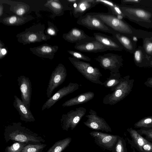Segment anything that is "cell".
Instances as JSON below:
<instances>
[{
  "label": "cell",
  "mask_w": 152,
  "mask_h": 152,
  "mask_svg": "<svg viewBox=\"0 0 152 152\" xmlns=\"http://www.w3.org/2000/svg\"><path fill=\"white\" fill-rule=\"evenodd\" d=\"M6 142L16 141L27 144H41L45 140L38 134L22 125L21 122L12 123L5 127L4 132Z\"/></svg>",
  "instance_id": "1"
},
{
  "label": "cell",
  "mask_w": 152,
  "mask_h": 152,
  "mask_svg": "<svg viewBox=\"0 0 152 152\" xmlns=\"http://www.w3.org/2000/svg\"><path fill=\"white\" fill-rule=\"evenodd\" d=\"M127 75L121 77L119 84L112 93L106 95L103 98V103L106 104L114 105L127 96L132 91L134 80L130 79Z\"/></svg>",
  "instance_id": "2"
},
{
  "label": "cell",
  "mask_w": 152,
  "mask_h": 152,
  "mask_svg": "<svg viewBox=\"0 0 152 152\" xmlns=\"http://www.w3.org/2000/svg\"><path fill=\"white\" fill-rule=\"evenodd\" d=\"M102 20L108 26L114 31L128 36L132 33L129 26L122 20L109 12L108 13L92 12L88 13Z\"/></svg>",
  "instance_id": "3"
},
{
  "label": "cell",
  "mask_w": 152,
  "mask_h": 152,
  "mask_svg": "<svg viewBox=\"0 0 152 152\" xmlns=\"http://www.w3.org/2000/svg\"><path fill=\"white\" fill-rule=\"evenodd\" d=\"M68 59L77 70L86 79L93 83L101 85L102 83L100 80V78L102 75L99 69L93 67L88 62L73 57H69Z\"/></svg>",
  "instance_id": "4"
},
{
  "label": "cell",
  "mask_w": 152,
  "mask_h": 152,
  "mask_svg": "<svg viewBox=\"0 0 152 152\" xmlns=\"http://www.w3.org/2000/svg\"><path fill=\"white\" fill-rule=\"evenodd\" d=\"M95 59L99 63L102 68L112 73L119 72V69L123 64L122 56L113 53L98 56Z\"/></svg>",
  "instance_id": "5"
},
{
  "label": "cell",
  "mask_w": 152,
  "mask_h": 152,
  "mask_svg": "<svg viewBox=\"0 0 152 152\" xmlns=\"http://www.w3.org/2000/svg\"><path fill=\"white\" fill-rule=\"evenodd\" d=\"M86 111L85 108L80 107L70 110L66 114H63L60 119L62 129L66 131L69 129L73 130L85 115Z\"/></svg>",
  "instance_id": "6"
},
{
  "label": "cell",
  "mask_w": 152,
  "mask_h": 152,
  "mask_svg": "<svg viewBox=\"0 0 152 152\" xmlns=\"http://www.w3.org/2000/svg\"><path fill=\"white\" fill-rule=\"evenodd\" d=\"M77 23L90 30H96L112 34L114 32L102 20L88 13L79 18Z\"/></svg>",
  "instance_id": "7"
},
{
  "label": "cell",
  "mask_w": 152,
  "mask_h": 152,
  "mask_svg": "<svg viewBox=\"0 0 152 152\" xmlns=\"http://www.w3.org/2000/svg\"><path fill=\"white\" fill-rule=\"evenodd\" d=\"M67 75L66 69L64 65L59 64L52 72L46 90L48 98L51 96L53 91L65 81Z\"/></svg>",
  "instance_id": "8"
},
{
  "label": "cell",
  "mask_w": 152,
  "mask_h": 152,
  "mask_svg": "<svg viewBox=\"0 0 152 152\" xmlns=\"http://www.w3.org/2000/svg\"><path fill=\"white\" fill-rule=\"evenodd\" d=\"M96 144L101 148L112 151L118 140V135H112L98 131L90 132Z\"/></svg>",
  "instance_id": "9"
},
{
  "label": "cell",
  "mask_w": 152,
  "mask_h": 152,
  "mask_svg": "<svg viewBox=\"0 0 152 152\" xmlns=\"http://www.w3.org/2000/svg\"><path fill=\"white\" fill-rule=\"evenodd\" d=\"M89 113V114L85 115L87 119L83 122L85 125L96 131L100 130L107 132H112L111 128L104 119L98 116L95 110L90 109Z\"/></svg>",
  "instance_id": "10"
},
{
  "label": "cell",
  "mask_w": 152,
  "mask_h": 152,
  "mask_svg": "<svg viewBox=\"0 0 152 152\" xmlns=\"http://www.w3.org/2000/svg\"><path fill=\"white\" fill-rule=\"evenodd\" d=\"M79 86L77 83L70 82L67 86L59 89L45 103L42 107V110L49 109L63 97L77 90Z\"/></svg>",
  "instance_id": "11"
},
{
  "label": "cell",
  "mask_w": 152,
  "mask_h": 152,
  "mask_svg": "<svg viewBox=\"0 0 152 152\" xmlns=\"http://www.w3.org/2000/svg\"><path fill=\"white\" fill-rule=\"evenodd\" d=\"M17 81L21 93V99L30 108L32 89L31 82L28 77L23 75L18 77Z\"/></svg>",
  "instance_id": "12"
},
{
  "label": "cell",
  "mask_w": 152,
  "mask_h": 152,
  "mask_svg": "<svg viewBox=\"0 0 152 152\" xmlns=\"http://www.w3.org/2000/svg\"><path fill=\"white\" fill-rule=\"evenodd\" d=\"M64 39L70 43H81L93 40L95 39L87 35L82 30L76 27L72 28L67 33L63 35Z\"/></svg>",
  "instance_id": "13"
},
{
  "label": "cell",
  "mask_w": 152,
  "mask_h": 152,
  "mask_svg": "<svg viewBox=\"0 0 152 152\" xmlns=\"http://www.w3.org/2000/svg\"><path fill=\"white\" fill-rule=\"evenodd\" d=\"M95 39L107 48L109 50L120 51L124 48L119 42L113 37L99 33H94Z\"/></svg>",
  "instance_id": "14"
},
{
  "label": "cell",
  "mask_w": 152,
  "mask_h": 152,
  "mask_svg": "<svg viewBox=\"0 0 152 152\" xmlns=\"http://www.w3.org/2000/svg\"><path fill=\"white\" fill-rule=\"evenodd\" d=\"M74 48L80 51L88 53H97L109 50L107 48L96 39L76 43Z\"/></svg>",
  "instance_id": "15"
},
{
  "label": "cell",
  "mask_w": 152,
  "mask_h": 152,
  "mask_svg": "<svg viewBox=\"0 0 152 152\" xmlns=\"http://www.w3.org/2000/svg\"><path fill=\"white\" fill-rule=\"evenodd\" d=\"M14 98L13 106L18 112L20 120L26 122L35 121V119L30 108L17 96L14 95Z\"/></svg>",
  "instance_id": "16"
},
{
  "label": "cell",
  "mask_w": 152,
  "mask_h": 152,
  "mask_svg": "<svg viewBox=\"0 0 152 152\" xmlns=\"http://www.w3.org/2000/svg\"><path fill=\"white\" fill-rule=\"evenodd\" d=\"M98 4L96 0H78L74 4L72 14L75 18H79Z\"/></svg>",
  "instance_id": "17"
},
{
  "label": "cell",
  "mask_w": 152,
  "mask_h": 152,
  "mask_svg": "<svg viewBox=\"0 0 152 152\" xmlns=\"http://www.w3.org/2000/svg\"><path fill=\"white\" fill-rule=\"evenodd\" d=\"M127 131L129 134L132 140L128 138H126V139L131 148H134L139 152H142V147L149 141L140 135L137 130L132 127L128 128Z\"/></svg>",
  "instance_id": "18"
},
{
  "label": "cell",
  "mask_w": 152,
  "mask_h": 152,
  "mask_svg": "<svg viewBox=\"0 0 152 152\" xmlns=\"http://www.w3.org/2000/svg\"><path fill=\"white\" fill-rule=\"evenodd\" d=\"M94 95L93 92L91 91L81 94L65 101L62 104V106L68 107L85 103L92 99Z\"/></svg>",
  "instance_id": "19"
},
{
  "label": "cell",
  "mask_w": 152,
  "mask_h": 152,
  "mask_svg": "<svg viewBox=\"0 0 152 152\" xmlns=\"http://www.w3.org/2000/svg\"><path fill=\"white\" fill-rule=\"evenodd\" d=\"M58 48L57 46H52L45 45L31 49L34 54L39 57L51 59L53 58L54 53L57 50Z\"/></svg>",
  "instance_id": "20"
},
{
  "label": "cell",
  "mask_w": 152,
  "mask_h": 152,
  "mask_svg": "<svg viewBox=\"0 0 152 152\" xmlns=\"http://www.w3.org/2000/svg\"><path fill=\"white\" fill-rule=\"evenodd\" d=\"M40 31L35 32L34 31H25L22 33L20 36L22 40H24L26 43H34L45 40L47 38L44 34H40ZM23 40V41H24Z\"/></svg>",
  "instance_id": "21"
},
{
  "label": "cell",
  "mask_w": 152,
  "mask_h": 152,
  "mask_svg": "<svg viewBox=\"0 0 152 152\" xmlns=\"http://www.w3.org/2000/svg\"><path fill=\"white\" fill-rule=\"evenodd\" d=\"M112 35L119 42L124 49L130 52H131L133 48V45L128 36L115 31Z\"/></svg>",
  "instance_id": "22"
},
{
  "label": "cell",
  "mask_w": 152,
  "mask_h": 152,
  "mask_svg": "<svg viewBox=\"0 0 152 152\" xmlns=\"http://www.w3.org/2000/svg\"><path fill=\"white\" fill-rule=\"evenodd\" d=\"M109 77L107 78L106 80L101 85L110 91H113L116 87L119 84L121 80V75L119 72L112 73L110 72Z\"/></svg>",
  "instance_id": "23"
},
{
  "label": "cell",
  "mask_w": 152,
  "mask_h": 152,
  "mask_svg": "<svg viewBox=\"0 0 152 152\" xmlns=\"http://www.w3.org/2000/svg\"><path fill=\"white\" fill-rule=\"evenodd\" d=\"M96 1L98 4H101L106 6L108 8L109 12L116 16L120 15L124 17H125L118 4L111 1L96 0Z\"/></svg>",
  "instance_id": "24"
},
{
  "label": "cell",
  "mask_w": 152,
  "mask_h": 152,
  "mask_svg": "<svg viewBox=\"0 0 152 152\" xmlns=\"http://www.w3.org/2000/svg\"><path fill=\"white\" fill-rule=\"evenodd\" d=\"M45 6L49 8L52 10L56 14L59 15H63L64 11L66 8L69 10L66 6H64L59 0H48L45 4Z\"/></svg>",
  "instance_id": "25"
},
{
  "label": "cell",
  "mask_w": 152,
  "mask_h": 152,
  "mask_svg": "<svg viewBox=\"0 0 152 152\" xmlns=\"http://www.w3.org/2000/svg\"><path fill=\"white\" fill-rule=\"evenodd\" d=\"M71 141L72 138L69 137L60 140L56 142L46 152H62L69 146Z\"/></svg>",
  "instance_id": "26"
},
{
  "label": "cell",
  "mask_w": 152,
  "mask_h": 152,
  "mask_svg": "<svg viewBox=\"0 0 152 152\" xmlns=\"http://www.w3.org/2000/svg\"><path fill=\"white\" fill-rule=\"evenodd\" d=\"M142 51L140 50H136L134 53V60L135 64L140 67L149 66L150 59L142 55Z\"/></svg>",
  "instance_id": "27"
},
{
  "label": "cell",
  "mask_w": 152,
  "mask_h": 152,
  "mask_svg": "<svg viewBox=\"0 0 152 152\" xmlns=\"http://www.w3.org/2000/svg\"><path fill=\"white\" fill-rule=\"evenodd\" d=\"M26 19V18L13 15L4 18L3 21L5 24L10 26L18 25L23 23Z\"/></svg>",
  "instance_id": "28"
},
{
  "label": "cell",
  "mask_w": 152,
  "mask_h": 152,
  "mask_svg": "<svg viewBox=\"0 0 152 152\" xmlns=\"http://www.w3.org/2000/svg\"><path fill=\"white\" fill-rule=\"evenodd\" d=\"M135 128L152 127V116L145 117L140 120L134 125Z\"/></svg>",
  "instance_id": "29"
},
{
  "label": "cell",
  "mask_w": 152,
  "mask_h": 152,
  "mask_svg": "<svg viewBox=\"0 0 152 152\" xmlns=\"http://www.w3.org/2000/svg\"><path fill=\"white\" fill-rule=\"evenodd\" d=\"M46 146L43 144H27L21 152H42Z\"/></svg>",
  "instance_id": "30"
},
{
  "label": "cell",
  "mask_w": 152,
  "mask_h": 152,
  "mask_svg": "<svg viewBox=\"0 0 152 152\" xmlns=\"http://www.w3.org/2000/svg\"><path fill=\"white\" fill-rule=\"evenodd\" d=\"M125 140L118 136L117 142L111 152H127Z\"/></svg>",
  "instance_id": "31"
},
{
  "label": "cell",
  "mask_w": 152,
  "mask_h": 152,
  "mask_svg": "<svg viewBox=\"0 0 152 152\" xmlns=\"http://www.w3.org/2000/svg\"><path fill=\"white\" fill-rule=\"evenodd\" d=\"M26 145L24 143L17 142L10 146L7 147L5 152H21Z\"/></svg>",
  "instance_id": "32"
},
{
  "label": "cell",
  "mask_w": 152,
  "mask_h": 152,
  "mask_svg": "<svg viewBox=\"0 0 152 152\" xmlns=\"http://www.w3.org/2000/svg\"><path fill=\"white\" fill-rule=\"evenodd\" d=\"M67 52L72 55L73 57L78 59L87 62H90L91 60V59L89 57L79 52L72 50H68Z\"/></svg>",
  "instance_id": "33"
},
{
  "label": "cell",
  "mask_w": 152,
  "mask_h": 152,
  "mask_svg": "<svg viewBox=\"0 0 152 152\" xmlns=\"http://www.w3.org/2000/svg\"><path fill=\"white\" fill-rule=\"evenodd\" d=\"M141 135H145V137L148 140L152 142V127L142 128L137 130Z\"/></svg>",
  "instance_id": "34"
},
{
  "label": "cell",
  "mask_w": 152,
  "mask_h": 152,
  "mask_svg": "<svg viewBox=\"0 0 152 152\" xmlns=\"http://www.w3.org/2000/svg\"><path fill=\"white\" fill-rule=\"evenodd\" d=\"M133 14L137 17L143 19H147L150 16L149 14L147 12L141 9H134Z\"/></svg>",
  "instance_id": "35"
},
{
  "label": "cell",
  "mask_w": 152,
  "mask_h": 152,
  "mask_svg": "<svg viewBox=\"0 0 152 152\" xmlns=\"http://www.w3.org/2000/svg\"><path fill=\"white\" fill-rule=\"evenodd\" d=\"M26 5L24 4H19L15 6L13 8L14 12L16 14L19 16L24 14L26 12L27 8Z\"/></svg>",
  "instance_id": "36"
},
{
  "label": "cell",
  "mask_w": 152,
  "mask_h": 152,
  "mask_svg": "<svg viewBox=\"0 0 152 152\" xmlns=\"http://www.w3.org/2000/svg\"><path fill=\"white\" fill-rule=\"evenodd\" d=\"M142 152H152V142L149 141L142 147Z\"/></svg>",
  "instance_id": "37"
},
{
  "label": "cell",
  "mask_w": 152,
  "mask_h": 152,
  "mask_svg": "<svg viewBox=\"0 0 152 152\" xmlns=\"http://www.w3.org/2000/svg\"><path fill=\"white\" fill-rule=\"evenodd\" d=\"M145 48L148 53L152 52V42L149 41H146L145 44Z\"/></svg>",
  "instance_id": "38"
},
{
  "label": "cell",
  "mask_w": 152,
  "mask_h": 152,
  "mask_svg": "<svg viewBox=\"0 0 152 152\" xmlns=\"http://www.w3.org/2000/svg\"><path fill=\"white\" fill-rule=\"evenodd\" d=\"M144 85L146 86L152 88V77L147 78L144 82Z\"/></svg>",
  "instance_id": "39"
},
{
  "label": "cell",
  "mask_w": 152,
  "mask_h": 152,
  "mask_svg": "<svg viewBox=\"0 0 152 152\" xmlns=\"http://www.w3.org/2000/svg\"><path fill=\"white\" fill-rule=\"evenodd\" d=\"M47 32L50 35H54L56 32L53 27H49L47 29Z\"/></svg>",
  "instance_id": "40"
},
{
  "label": "cell",
  "mask_w": 152,
  "mask_h": 152,
  "mask_svg": "<svg viewBox=\"0 0 152 152\" xmlns=\"http://www.w3.org/2000/svg\"><path fill=\"white\" fill-rule=\"evenodd\" d=\"M7 53V50L6 49L4 48H1V47L0 46V59H1L4 57V56Z\"/></svg>",
  "instance_id": "41"
},
{
  "label": "cell",
  "mask_w": 152,
  "mask_h": 152,
  "mask_svg": "<svg viewBox=\"0 0 152 152\" xmlns=\"http://www.w3.org/2000/svg\"><path fill=\"white\" fill-rule=\"evenodd\" d=\"M3 13V7L1 4L0 6V16H1Z\"/></svg>",
  "instance_id": "42"
},
{
  "label": "cell",
  "mask_w": 152,
  "mask_h": 152,
  "mask_svg": "<svg viewBox=\"0 0 152 152\" xmlns=\"http://www.w3.org/2000/svg\"><path fill=\"white\" fill-rule=\"evenodd\" d=\"M149 66L151 67L152 68V58L150 59Z\"/></svg>",
  "instance_id": "43"
},
{
  "label": "cell",
  "mask_w": 152,
  "mask_h": 152,
  "mask_svg": "<svg viewBox=\"0 0 152 152\" xmlns=\"http://www.w3.org/2000/svg\"><path fill=\"white\" fill-rule=\"evenodd\" d=\"M133 40L135 42L137 41V38L135 37H134L133 38Z\"/></svg>",
  "instance_id": "44"
},
{
  "label": "cell",
  "mask_w": 152,
  "mask_h": 152,
  "mask_svg": "<svg viewBox=\"0 0 152 152\" xmlns=\"http://www.w3.org/2000/svg\"><path fill=\"white\" fill-rule=\"evenodd\" d=\"M132 148V149H133L132 151V152H136L135 148Z\"/></svg>",
  "instance_id": "45"
},
{
  "label": "cell",
  "mask_w": 152,
  "mask_h": 152,
  "mask_svg": "<svg viewBox=\"0 0 152 152\" xmlns=\"http://www.w3.org/2000/svg\"></svg>",
  "instance_id": "46"
}]
</instances>
